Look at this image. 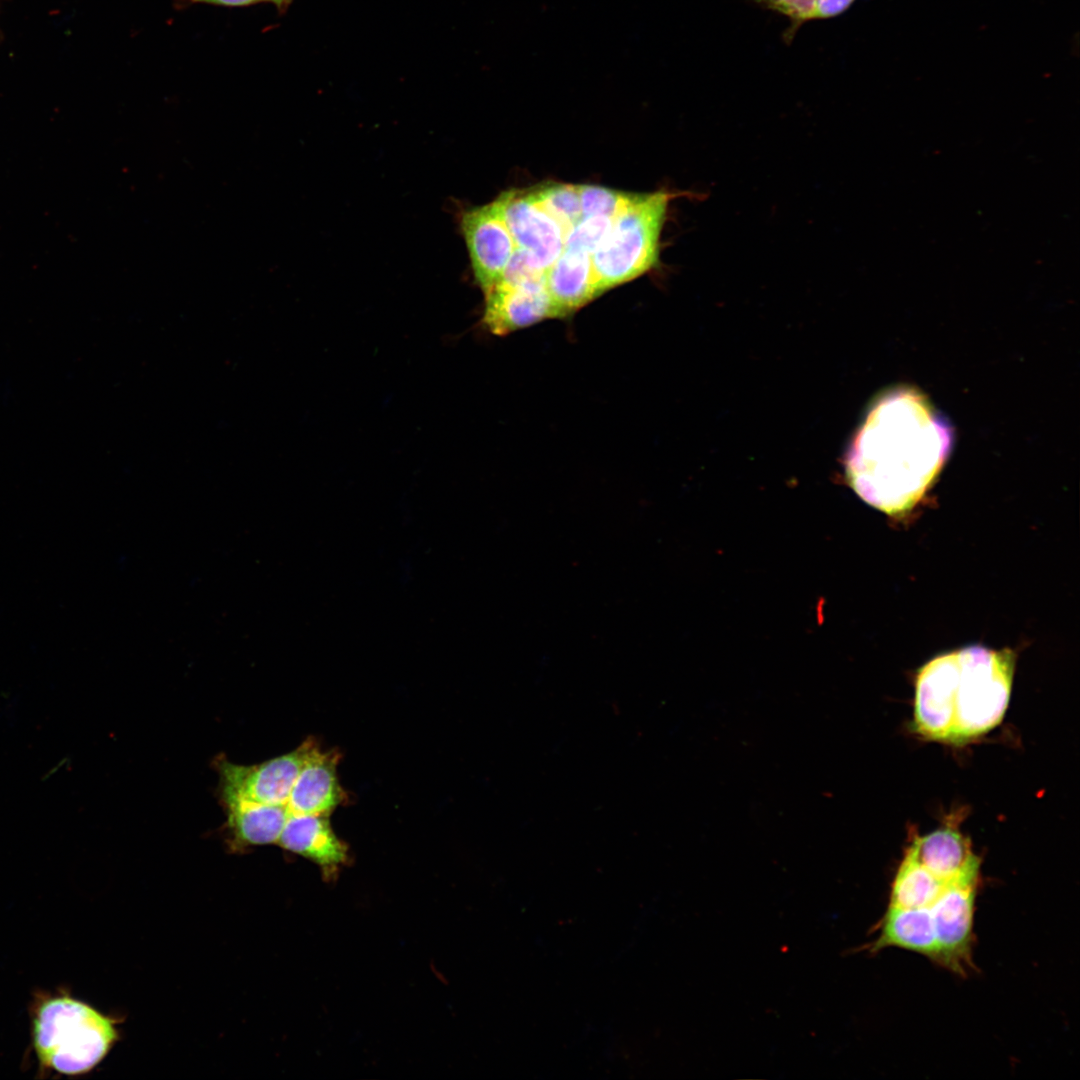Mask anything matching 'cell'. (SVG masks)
I'll return each instance as SVG.
<instances>
[{
  "label": "cell",
  "instance_id": "obj_16",
  "mask_svg": "<svg viewBox=\"0 0 1080 1080\" xmlns=\"http://www.w3.org/2000/svg\"><path fill=\"white\" fill-rule=\"evenodd\" d=\"M948 885L905 853L891 886L889 906L930 908Z\"/></svg>",
  "mask_w": 1080,
  "mask_h": 1080
},
{
  "label": "cell",
  "instance_id": "obj_9",
  "mask_svg": "<svg viewBox=\"0 0 1080 1080\" xmlns=\"http://www.w3.org/2000/svg\"><path fill=\"white\" fill-rule=\"evenodd\" d=\"M485 294L482 322L492 334L504 336L556 314L545 277L520 282L501 280Z\"/></svg>",
  "mask_w": 1080,
  "mask_h": 1080
},
{
  "label": "cell",
  "instance_id": "obj_7",
  "mask_svg": "<svg viewBox=\"0 0 1080 1080\" xmlns=\"http://www.w3.org/2000/svg\"><path fill=\"white\" fill-rule=\"evenodd\" d=\"M460 225L475 281L486 293L502 280L515 242L495 201L466 210Z\"/></svg>",
  "mask_w": 1080,
  "mask_h": 1080
},
{
  "label": "cell",
  "instance_id": "obj_19",
  "mask_svg": "<svg viewBox=\"0 0 1080 1080\" xmlns=\"http://www.w3.org/2000/svg\"><path fill=\"white\" fill-rule=\"evenodd\" d=\"M818 0H752L761 9L785 16L789 26L784 30L783 41L790 44L799 29L816 19Z\"/></svg>",
  "mask_w": 1080,
  "mask_h": 1080
},
{
  "label": "cell",
  "instance_id": "obj_21",
  "mask_svg": "<svg viewBox=\"0 0 1080 1080\" xmlns=\"http://www.w3.org/2000/svg\"><path fill=\"white\" fill-rule=\"evenodd\" d=\"M856 0H818L816 19L835 18L846 12Z\"/></svg>",
  "mask_w": 1080,
  "mask_h": 1080
},
{
  "label": "cell",
  "instance_id": "obj_11",
  "mask_svg": "<svg viewBox=\"0 0 1080 1080\" xmlns=\"http://www.w3.org/2000/svg\"><path fill=\"white\" fill-rule=\"evenodd\" d=\"M905 853L948 884L979 880V858L970 841L952 828L915 838Z\"/></svg>",
  "mask_w": 1080,
  "mask_h": 1080
},
{
  "label": "cell",
  "instance_id": "obj_13",
  "mask_svg": "<svg viewBox=\"0 0 1080 1080\" xmlns=\"http://www.w3.org/2000/svg\"><path fill=\"white\" fill-rule=\"evenodd\" d=\"M592 255L564 248L545 273V285L556 318L578 311L598 297Z\"/></svg>",
  "mask_w": 1080,
  "mask_h": 1080
},
{
  "label": "cell",
  "instance_id": "obj_17",
  "mask_svg": "<svg viewBox=\"0 0 1080 1080\" xmlns=\"http://www.w3.org/2000/svg\"><path fill=\"white\" fill-rule=\"evenodd\" d=\"M533 192L542 207L560 225L565 236L582 219L577 185L551 183Z\"/></svg>",
  "mask_w": 1080,
  "mask_h": 1080
},
{
  "label": "cell",
  "instance_id": "obj_8",
  "mask_svg": "<svg viewBox=\"0 0 1080 1080\" xmlns=\"http://www.w3.org/2000/svg\"><path fill=\"white\" fill-rule=\"evenodd\" d=\"M516 248L529 253L545 271L564 249L565 234L542 207L533 190H511L496 200Z\"/></svg>",
  "mask_w": 1080,
  "mask_h": 1080
},
{
  "label": "cell",
  "instance_id": "obj_14",
  "mask_svg": "<svg viewBox=\"0 0 1080 1080\" xmlns=\"http://www.w3.org/2000/svg\"><path fill=\"white\" fill-rule=\"evenodd\" d=\"M878 937L864 948L876 953L887 947H899L937 961L938 947L929 908L889 906L876 927Z\"/></svg>",
  "mask_w": 1080,
  "mask_h": 1080
},
{
  "label": "cell",
  "instance_id": "obj_1",
  "mask_svg": "<svg viewBox=\"0 0 1080 1080\" xmlns=\"http://www.w3.org/2000/svg\"><path fill=\"white\" fill-rule=\"evenodd\" d=\"M951 432L919 393L897 389L871 408L846 457L848 482L892 516L924 496L949 453Z\"/></svg>",
  "mask_w": 1080,
  "mask_h": 1080
},
{
  "label": "cell",
  "instance_id": "obj_18",
  "mask_svg": "<svg viewBox=\"0 0 1080 1080\" xmlns=\"http://www.w3.org/2000/svg\"><path fill=\"white\" fill-rule=\"evenodd\" d=\"M580 196L582 218L589 216H607L613 218L628 205L636 193L582 184L577 185Z\"/></svg>",
  "mask_w": 1080,
  "mask_h": 1080
},
{
  "label": "cell",
  "instance_id": "obj_10",
  "mask_svg": "<svg viewBox=\"0 0 1080 1080\" xmlns=\"http://www.w3.org/2000/svg\"><path fill=\"white\" fill-rule=\"evenodd\" d=\"M325 814L289 813L278 839L285 850L315 863L325 880H335L348 863V847L334 833Z\"/></svg>",
  "mask_w": 1080,
  "mask_h": 1080
},
{
  "label": "cell",
  "instance_id": "obj_2",
  "mask_svg": "<svg viewBox=\"0 0 1080 1080\" xmlns=\"http://www.w3.org/2000/svg\"><path fill=\"white\" fill-rule=\"evenodd\" d=\"M1015 653L980 645L939 655L916 677L914 728L929 740L963 744L995 728L1008 707Z\"/></svg>",
  "mask_w": 1080,
  "mask_h": 1080
},
{
  "label": "cell",
  "instance_id": "obj_4",
  "mask_svg": "<svg viewBox=\"0 0 1080 1080\" xmlns=\"http://www.w3.org/2000/svg\"><path fill=\"white\" fill-rule=\"evenodd\" d=\"M33 1034L41 1063L68 1075L91 1070L118 1039L112 1018L67 997L41 1005Z\"/></svg>",
  "mask_w": 1080,
  "mask_h": 1080
},
{
  "label": "cell",
  "instance_id": "obj_15",
  "mask_svg": "<svg viewBox=\"0 0 1080 1080\" xmlns=\"http://www.w3.org/2000/svg\"><path fill=\"white\" fill-rule=\"evenodd\" d=\"M223 806L230 847L237 851L277 843L289 815L286 805L229 801Z\"/></svg>",
  "mask_w": 1080,
  "mask_h": 1080
},
{
  "label": "cell",
  "instance_id": "obj_5",
  "mask_svg": "<svg viewBox=\"0 0 1080 1080\" xmlns=\"http://www.w3.org/2000/svg\"><path fill=\"white\" fill-rule=\"evenodd\" d=\"M316 744L314 739L308 738L290 753L249 766L218 758L216 768L221 801L287 805L300 769Z\"/></svg>",
  "mask_w": 1080,
  "mask_h": 1080
},
{
  "label": "cell",
  "instance_id": "obj_12",
  "mask_svg": "<svg viewBox=\"0 0 1080 1080\" xmlns=\"http://www.w3.org/2000/svg\"><path fill=\"white\" fill-rule=\"evenodd\" d=\"M340 755L322 751L318 743L306 758L291 790L289 813L329 815L344 799L337 777Z\"/></svg>",
  "mask_w": 1080,
  "mask_h": 1080
},
{
  "label": "cell",
  "instance_id": "obj_23",
  "mask_svg": "<svg viewBox=\"0 0 1080 1080\" xmlns=\"http://www.w3.org/2000/svg\"><path fill=\"white\" fill-rule=\"evenodd\" d=\"M261 2H268L273 4L279 13H284L290 7L293 0H261Z\"/></svg>",
  "mask_w": 1080,
  "mask_h": 1080
},
{
  "label": "cell",
  "instance_id": "obj_20",
  "mask_svg": "<svg viewBox=\"0 0 1080 1080\" xmlns=\"http://www.w3.org/2000/svg\"><path fill=\"white\" fill-rule=\"evenodd\" d=\"M611 223L612 219L607 216L583 217L565 236L564 248L592 255Z\"/></svg>",
  "mask_w": 1080,
  "mask_h": 1080
},
{
  "label": "cell",
  "instance_id": "obj_6",
  "mask_svg": "<svg viewBox=\"0 0 1080 1080\" xmlns=\"http://www.w3.org/2000/svg\"><path fill=\"white\" fill-rule=\"evenodd\" d=\"M979 880L951 883L929 908L937 963L959 975L972 969L973 921Z\"/></svg>",
  "mask_w": 1080,
  "mask_h": 1080
},
{
  "label": "cell",
  "instance_id": "obj_22",
  "mask_svg": "<svg viewBox=\"0 0 1080 1080\" xmlns=\"http://www.w3.org/2000/svg\"><path fill=\"white\" fill-rule=\"evenodd\" d=\"M190 4H211L224 7H245L260 3L261 0H186Z\"/></svg>",
  "mask_w": 1080,
  "mask_h": 1080
},
{
  "label": "cell",
  "instance_id": "obj_3",
  "mask_svg": "<svg viewBox=\"0 0 1080 1080\" xmlns=\"http://www.w3.org/2000/svg\"><path fill=\"white\" fill-rule=\"evenodd\" d=\"M681 195L664 190L636 193L612 218L608 232L591 256L598 296L656 266L669 202Z\"/></svg>",
  "mask_w": 1080,
  "mask_h": 1080
}]
</instances>
